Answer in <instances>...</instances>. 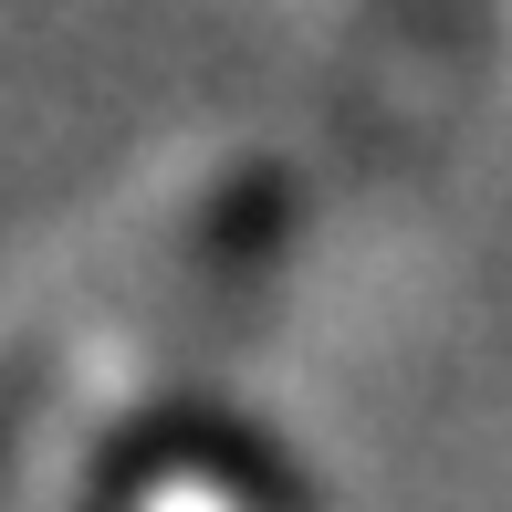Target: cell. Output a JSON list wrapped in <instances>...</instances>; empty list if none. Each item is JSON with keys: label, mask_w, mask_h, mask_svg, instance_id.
Returning <instances> with one entry per match:
<instances>
[]
</instances>
